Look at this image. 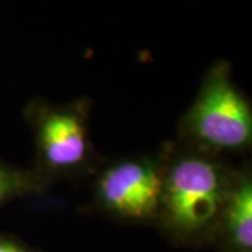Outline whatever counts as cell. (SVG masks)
Returning <instances> with one entry per match:
<instances>
[{"label":"cell","instance_id":"3957f363","mask_svg":"<svg viewBox=\"0 0 252 252\" xmlns=\"http://www.w3.org/2000/svg\"><path fill=\"white\" fill-rule=\"evenodd\" d=\"M93 99L52 102L32 98L23 117L31 130L35 160L32 168L52 184L94 177L105 164L91 136Z\"/></svg>","mask_w":252,"mask_h":252},{"label":"cell","instance_id":"8992f818","mask_svg":"<svg viewBox=\"0 0 252 252\" xmlns=\"http://www.w3.org/2000/svg\"><path fill=\"white\" fill-rule=\"evenodd\" d=\"M52 185L32 167L23 168L0 157V207L14 199L46 193Z\"/></svg>","mask_w":252,"mask_h":252},{"label":"cell","instance_id":"52a82bcc","mask_svg":"<svg viewBox=\"0 0 252 252\" xmlns=\"http://www.w3.org/2000/svg\"><path fill=\"white\" fill-rule=\"evenodd\" d=\"M0 252H45L30 245L16 235L0 233Z\"/></svg>","mask_w":252,"mask_h":252},{"label":"cell","instance_id":"277c9868","mask_svg":"<svg viewBox=\"0 0 252 252\" xmlns=\"http://www.w3.org/2000/svg\"><path fill=\"white\" fill-rule=\"evenodd\" d=\"M162 182L161 149L107 162L93 180V206L101 215L129 224H154Z\"/></svg>","mask_w":252,"mask_h":252},{"label":"cell","instance_id":"6da1fadb","mask_svg":"<svg viewBox=\"0 0 252 252\" xmlns=\"http://www.w3.org/2000/svg\"><path fill=\"white\" fill-rule=\"evenodd\" d=\"M160 149L162 182L154 225L177 247L210 245L237 167L175 142Z\"/></svg>","mask_w":252,"mask_h":252},{"label":"cell","instance_id":"5b68a950","mask_svg":"<svg viewBox=\"0 0 252 252\" xmlns=\"http://www.w3.org/2000/svg\"><path fill=\"white\" fill-rule=\"evenodd\" d=\"M210 245H215L219 252H252V171L250 162H243L237 167Z\"/></svg>","mask_w":252,"mask_h":252},{"label":"cell","instance_id":"7a4b0ae2","mask_svg":"<svg viewBox=\"0 0 252 252\" xmlns=\"http://www.w3.org/2000/svg\"><path fill=\"white\" fill-rule=\"evenodd\" d=\"M175 143L220 158L251 152V99L235 84L230 62L217 61L207 69L178 122Z\"/></svg>","mask_w":252,"mask_h":252}]
</instances>
